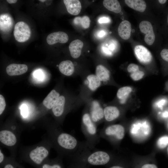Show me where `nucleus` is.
<instances>
[{"label":"nucleus","mask_w":168,"mask_h":168,"mask_svg":"<svg viewBox=\"0 0 168 168\" xmlns=\"http://www.w3.org/2000/svg\"><path fill=\"white\" fill-rule=\"evenodd\" d=\"M127 69L128 71L131 73L139 70L138 66L134 63L129 64Z\"/></svg>","instance_id":"nucleus-31"},{"label":"nucleus","mask_w":168,"mask_h":168,"mask_svg":"<svg viewBox=\"0 0 168 168\" xmlns=\"http://www.w3.org/2000/svg\"><path fill=\"white\" fill-rule=\"evenodd\" d=\"M59 94L54 90H52L43 101V104L47 109H52L58 100Z\"/></svg>","instance_id":"nucleus-18"},{"label":"nucleus","mask_w":168,"mask_h":168,"mask_svg":"<svg viewBox=\"0 0 168 168\" xmlns=\"http://www.w3.org/2000/svg\"><path fill=\"white\" fill-rule=\"evenodd\" d=\"M103 4L107 9L115 13H119L121 11V6L118 0H104Z\"/></svg>","instance_id":"nucleus-23"},{"label":"nucleus","mask_w":168,"mask_h":168,"mask_svg":"<svg viewBox=\"0 0 168 168\" xmlns=\"http://www.w3.org/2000/svg\"><path fill=\"white\" fill-rule=\"evenodd\" d=\"M35 73L34 75L36 78L40 79L43 77V74L41 71L39 70L35 72Z\"/></svg>","instance_id":"nucleus-38"},{"label":"nucleus","mask_w":168,"mask_h":168,"mask_svg":"<svg viewBox=\"0 0 168 168\" xmlns=\"http://www.w3.org/2000/svg\"><path fill=\"white\" fill-rule=\"evenodd\" d=\"M6 106L5 101L4 97L0 95V115H1L5 110Z\"/></svg>","instance_id":"nucleus-32"},{"label":"nucleus","mask_w":168,"mask_h":168,"mask_svg":"<svg viewBox=\"0 0 168 168\" xmlns=\"http://www.w3.org/2000/svg\"><path fill=\"white\" fill-rule=\"evenodd\" d=\"M161 116L164 118L168 117V110H166L161 114Z\"/></svg>","instance_id":"nucleus-42"},{"label":"nucleus","mask_w":168,"mask_h":168,"mask_svg":"<svg viewBox=\"0 0 168 168\" xmlns=\"http://www.w3.org/2000/svg\"><path fill=\"white\" fill-rule=\"evenodd\" d=\"M157 144L160 148H165L168 145V136H164L160 138L157 141Z\"/></svg>","instance_id":"nucleus-28"},{"label":"nucleus","mask_w":168,"mask_h":168,"mask_svg":"<svg viewBox=\"0 0 168 168\" xmlns=\"http://www.w3.org/2000/svg\"><path fill=\"white\" fill-rule=\"evenodd\" d=\"M68 12L73 15H77L80 12L82 8L81 3L78 0H64Z\"/></svg>","instance_id":"nucleus-15"},{"label":"nucleus","mask_w":168,"mask_h":168,"mask_svg":"<svg viewBox=\"0 0 168 168\" xmlns=\"http://www.w3.org/2000/svg\"><path fill=\"white\" fill-rule=\"evenodd\" d=\"M48 150L43 146L37 147L32 150L29 156L31 160L37 164H40L48 155Z\"/></svg>","instance_id":"nucleus-10"},{"label":"nucleus","mask_w":168,"mask_h":168,"mask_svg":"<svg viewBox=\"0 0 168 168\" xmlns=\"http://www.w3.org/2000/svg\"><path fill=\"white\" fill-rule=\"evenodd\" d=\"M131 30V24L127 20L122 21L119 24L118 30L119 36L125 40L129 39L130 36Z\"/></svg>","instance_id":"nucleus-16"},{"label":"nucleus","mask_w":168,"mask_h":168,"mask_svg":"<svg viewBox=\"0 0 168 168\" xmlns=\"http://www.w3.org/2000/svg\"><path fill=\"white\" fill-rule=\"evenodd\" d=\"M158 1L160 3L164 4L166 3L167 1L166 0H159Z\"/></svg>","instance_id":"nucleus-46"},{"label":"nucleus","mask_w":168,"mask_h":168,"mask_svg":"<svg viewBox=\"0 0 168 168\" xmlns=\"http://www.w3.org/2000/svg\"><path fill=\"white\" fill-rule=\"evenodd\" d=\"M160 54L161 58L168 63V48H165L162 49Z\"/></svg>","instance_id":"nucleus-30"},{"label":"nucleus","mask_w":168,"mask_h":168,"mask_svg":"<svg viewBox=\"0 0 168 168\" xmlns=\"http://www.w3.org/2000/svg\"><path fill=\"white\" fill-rule=\"evenodd\" d=\"M110 21V19L108 17L105 16L101 17L98 20V22L100 24L109 23Z\"/></svg>","instance_id":"nucleus-33"},{"label":"nucleus","mask_w":168,"mask_h":168,"mask_svg":"<svg viewBox=\"0 0 168 168\" xmlns=\"http://www.w3.org/2000/svg\"><path fill=\"white\" fill-rule=\"evenodd\" d=\"M7 1L10 4L14 3H16L17 0H7Z\"/></svg>","instance_id":"nucleus-45"},{"label":"nucleus","mask_w":168,"mask_h":168,"mask_svg":"<svg viewBox=\"0 0 168 168\" xmlns=\"http://www.w3.org/2000/svg\"><path fill=\"white\" fill-rule=\"evenodd\" d=\"M88 109L91 119L97 125L102 123L104 120V108L99 102L93 100Z\"/></svg>","instance_id":"nucleus-7"},{"label":"nucleus","mask_w":168,"mask_h":168,"mask_svg":"<svg viewBox=\"0 0 168 168\" xmlns=\"http://www.w3.org/2000/svg\"><path fill=\"white\" fill-rule=\"evenodd\" d=\"M39 1H40V2H44L45 1H46V0H39Z\"/></svg>","instance_id":"nucleus-49"},{"label":"nucleus","mask_w":168,"mask_h":168,"mask_svg":"<svg viewBox=\"0 0 168 168\" xmlns=\"http://www.w3.org/2000/svg\"><path fill=\"white\" fill-rule=\"evenodd\" d=\"M142 168H157V167L154 164H146L143 165Z\"/></svg>","instance_id":"nucleus-40"},{"label":"nucleus","mask_w":168,"mask_h":168,"mask_svg":"<svg viewBox=\"0 0 168 168\" xmlns=\"http://www.w3.org/2000/svg\"><path fill=\"white\" fill-rule=\"evenodd\" d=\"M151 131L149 122L147 120H138L133 123L130 132L132 135L138 139H143L148 137Z\"/></svg>","instance_id":"nucleus-5"},{"label":"nucleus","mask_w":168,"mask_h":168,"mask_svg":"<svg viewBox=\"0 0 168 168\" xmlns=\"http://www.w3.org/2000/svg\"><path fill=\"white\" fill-rule=\"evenodd\" d=\"M70 168H88L73 163L70 167Z\"/></svg>","instance_id":"nucleus-41"},{"label":"nucleus","mask_w":168,"mask_h":168,"mask_svg":"<svg viewBox=\"0 0 168 168\" xmlns=\"http://www.w3.org/2000/svg\"><path fill=\"white\" fill-rule=\"evenodd\" d=\"M4 155L2 152L1 150H0V163H2L4 159Z\"/></svg>","instance_id":"nucleus-43"},{"label":"nucleus","mask_w":168,"mask_h":168,"mask_svg":"<svg viewBox=\"0 0 168 168\" xmlns=\"http://www.w3.org/2000/svg\"><path fill=\"white\" fill-rule=\"evenodd\" d=\"M31 33L29 26L24 22H18L15 26L13 34L16 40L19 42H23L29 40Z\"/></svg>","instance_id":"nucleus-6"},{"label":"nucleus","mask_w":168,"mask_h":168,"mask_svg":"<svg viewBox=\"0 0 168 168\" xmlns=\"http://www.w3.org/2000/svg\"><path fill=\"white\" fill-rule=\"evenodd\" d=\"M132 91L129 86H125L119 88L117 93V97L121 104L124 103Z\"/></svg>","instance_id":"nucleus-24"},{"label":"nucleus","mask_w":168,"mask_h":168,"mask_svg":"<svg viewBox=\"0 0 168 168\" xmlns=\"http://www.w3.org/2000/svg\"><path fill=\"white\" fill-rule=\"evenodd\" d=\"M86 79L88 87L92 91H95L101 85V82L96 74H90L87 77Z\"/></svg>","instance_id":"nucleus-25"},{"label":"nucleus","mask_w":168,"mask_h":168,"mask_svg":"<svg viewBox=\"0 0 168 168\" xmlns=\"http://www.w3.org/2000/svg\"><path fill=\"white\" fill-rule=\"evenodd\" d=\"M65 98L63 96H60L58 100L52 108L54 115L57 117L61 116L64 110Z\"/></svg>","instance_id":"nucleus-20"},{"label":"nucleus","mask_w":168,"mask_h":168,"mask_svg":"<svg viewBox=\"0 0 168 168\" xmlns=\"http://www.w3.org/2000/svg\"><path fill=\"white\" fill-rule=\"evenodd\" d=\"M103 46H104L103 45ZM104 47L107 48L112 53V51H114L115 49L116 48V45L115 44L112 43L109 44L108 47L105 46Z\"/></svg>","instance_id":"nucleus-39"},{"label":"nucleus","mask_w":168,"mask_h":168,"mask_svg":"<svg viewBox=\"0 0 168 168\" xmlns=\"http://www.w3.org/2000/svg\"><path fill=\"white\" fill-rule=\"evenodd\" d=\"M68 35L63 31H58L49 35L46 38L47 43L50 45L59 42L65 43L68 42Z\"/></svg>","instance_id":"nucleus-11"},{"label":"nucleus","mask_w":168,"mask_h":168,"mask_svg":"<svg viewBox=\"0 0 168 168\" xmlns=\"http://www.w3.org/2000/svg\"><path fill=\"white\" fill-rule=\"evenodd\" d=\"M134 52L136 58L141 63L147 64L149 63L152 59V56L148 50L142 45L136 46Z\"/></svg>","instance_id":"nucleus-9"},{"label":"nucleus","mask_w":168,"mask_h":168,"mask_svg":"<svg viewBox=\"0 0 168 168\" xmlns=\"http://www.w3.org/2000/svg\"><path fill=\"white\" fill-rule=\"evenodd\" d=\"M125 129L120 124L106 126L99 132L100 138L108 139L114 142H118L124 138Z\"/></svg>","instance_id":"nucleus-4"},{"label":"nucleus","mask_w":168,"mask_h":168,"mask_svg":"<svg viewBox=\"0 0 168 168\" xmlns=\"http://www.w3.org/2000/svg\"><path fill=\"white\" fill-rule=\"evenodd\" d=\"M108 168H124L119 165H115L111 166L109 167Z\"/></svg>","instance_id":"nucleus-44"},{"label":"nucleus","mask_w":168,"mask_h":168,"mask_svg":"<svg viewBox=\"0 0 168 168\" xmlns=\"http://www.w3.org/2000/svg\"><path fill=\"white\" fill-rule=\"evenodd\" d=\"M104 120L106 122H111L115 120L120 114L119 109L115 106H106L104 108Z\"/></svg>","instance_id":"nucleus-12"},{"label":"nucleus","mask_w":168,"mask_h":168,"mask_svg":"<svg viewBox=\"0 0 168 168\" xmlns=\"http://www.w3.org/2000/svg\"><path fill=\"white\" fill-rule=\"evenodd\" d=\"M42 168H62V167L60 164L56 163L51 165L45 164L43 165Z\"/></svg>","instance_id":"nucleus-34"},{"label":"nucleus","mask_w":168,"mask_h":168,"mask_svg":"<svg viewBox=\"0 0 168 168\" xmlns=\"http://www.w3.org/2000/svg\"><path fill=\"white\" fill-rule=\"evenodd\" d=\"M72 156L73 163L88 168L106 165L111 158L109 152L91 147L86 141H82L79 148Z\"/></svg>","instance_id":"nucleus-1"},{"label":"nucleus","mask_w":168,"mask_h":168,"mask_svg":"<svg viewBox=\"0 0 168 168\" xmlns=\"http://www.w3.org/2000/svg\"><path fill=\"white\" fill-rule=\"evenodd\" d=\"M167 154H168V147L167 149Z\"/></svg>","instance_id":"nucleus-50"},{"label":"nucleus","mask_w":168,"mask_h":168,"mask_svg":"<svg viewBox=\"0 0 168 168\" xmlns=\"http://www.w3.org/2000/svg\"><path fill=\"white\" fill-rule=\"evenodd\" d=\"M144 75L143 72L138 70L133 73L130 75L131 78L134 81H137L141 79Z\"/></svg>","instance_id":"nucleus-29"},{"label":"nucleus","mask_w":168,"mask_h":168,"mask_svg":"<svg viewBox=\"0 0 168 168\" xmlns=\"http://www.w3.org/2000/svg\"><path fill=\"white\" fill-rule=\"evenodd\" d=\"M0 141L6 146H12L16 143L17 139L15 135L12 132L4 130L0 132Z\"/></svg>","instance_id":"nucleus-13"},{"label":"nucleus","mask_w":168,"mask_h":168,"mask_svg":"<svg viewBox=\"0 0 168 168\" xmlns=\"http://www.w3.org/2000/svg\"><path fill=\"white\" fill-rule=\"evenodd\" d=\"M60 72L66 76L72 75L74 71V66L70 60H66L62 61L58 65Z\"/></svg>","instance_id":"nucleus-19"},{"label":"nucleus","mask_w":168,"mask_h":168,"mask_svg":"<svg viewBox=\"0 0 168 168\" xmlns=\"http://www.w3.org/2000/svg\"><path fill=\"white\" fill-rule=\"evenodd\" d=\"M74 23L76 25H80L83 28H88L90 25V20L89 18L87 16L83 17L77 16L75 17L73 21Z\"/></svg>","instance_id":"nucleus-27"},{"label":"nucleus","mask_w":168,"mask_h":168,"mask_svg":"<svg viewBox=\"0 0 168 168\" xmlns=\"http://www.w3.org/2000/svg\"><path fill=\"white\" fill-rule=\"evenodd\" d=\"M28 69V67L26 65L12 63L7 67L6 71L7 73L10 76H16L26 73Z\"/></svg>","instance_id":"nucleus-14"},{"label":"nucleus","mask_w":168,"mask_h":168,"mask_svg":"<svg viewBox=\"0 0 168 168\" xmlns=\"http://www.w3.org/2000/svg\"><path fill=\"white\" fill-rule=\"evenodd\" d=\"M124 2L130 8L137 11L144 12L146 8V4L142 0H125Z\"/></svg>","instance_id":"nucleus-21"},{"label":"nucleus","mask_w":168,"mask_h":168,"mask_svg":"<svg viewBox=\"0 0 168 168\" xmlns=\"http://www.w3.org/2000/svg\"><path fill=\"white\" fill-rule=\"evenodd\" d=\"M27 106L25 104L22 105L21 107V113L22 116L26 117L27 115Z\"/></svg>","instance_id":"nucleus-35"},{"label":"nucleus","mask_w":168,"mask_h":168,"mask_svg":"<svg viewBox=\"0 0 168 168\" xmlns=\"http://www.w3.org/2000/svg\"><path fill=\"white\" fill-rule=\"evenodd\" d=\"M83 46V43L80 40L77 39L72 41L69 46L71 56L74 58H79L81 55Z\"/></svg>","instance_id":"nucleus-17"},{"label":"nucleus","mask_w":168,"mask_h":168,"mask_svg":"<svg viewBox=\"0 0 168 168\" xmlns=\"http://www.w3.org/2000/svg\"><path fill=\"white\" fill-rule=\"evenodd\" d=\"M4 168H14L13 166L10 164L6 165Z\"/></svg>","instance_id":"nucleus-47"},{"label":"nucleus","mask_w":168,"mask_h":168,"mask_svg":"<svg viewBox=\"0 0 168 168\" xmlns=\"http://www.w3.org/2000/svg\"><path fill=\"white\" fill-rule=\"evenodd\" d=\"M166 24L168 26V12L167 13V15L166 16Z\"/></svg>","instance_id":"nucleus-48"},{"label":"nucleus","mask_w":168,"mask_h":168,"mask_svg":"<svg viewBox=\"0 0 168 168\" xmlns=\"http://www.w3.org/2000/svg\"><path fill=\"white\" fill-rule=\"evenodd\" d=\"M139 28L141 32L146 34L144 38L146 43L149 45L152 44L155 36L151 23L147 21H142L139 25Z\"/></svg>","instance_id":"nucleus-8"},{"label":"nucleus","mask_w":168,"mask_h":168,"mask_svg":"<svg viewBox=\"0 0 168 168\" xmlns=\"http://www.w3.org/2000/svg\"><path fill=\"white\" fill-rule=\"evenodd\" d=\"M56 139L58 147L71 155L77 151L82 142L74 136L63 132L58 133Z\"/></svg>","instance_id":"nucleus-3"},{"label":"nucleus","mask_w":168,"mask_h":168,"mask_svg":"<svg viewBox=\"0 0 168 168\" xmlns=\"http://www.w3.org/2000/svg\"><path fill=\"white\" fill-rule=\"evenodd\" d=\"M0 18L1 30L6 31L10 29L13 24L11 17L7 14H2Z\"/></svg>","instance_id":"nucleus-26"},{"label":"nucleus","mask_w":168,"mask_h":168,"mask_svg":"<svg viewBox=\"0 0 168 168\" xmlns=\"http://www.w3.org/2000/svg\"><path fill=\"white\" fill-rule=\"evenodd\" d=\"M106 34V32L104 30H101L97 31L96 34V36L99 38L104 37Z\"/></svg>","instance_id":"nucleus-37"},{"label":"nucleus","mask_w":168,"mask_h":168,"mask_svg":"<svg viewBox=\"0 0 168 168\" xmlns=\"http://www.w3.org/2000/svg\"><path fill=\"white\" fill-rule=\"evenodd\" d=\"M96 75L101 82H107L110 77V73L109 70L104 66L99 64L96 69Z\"/></svg>","instance_id":"nucleus-22"},{"label":"nucleus","mask_w":168,"mask_h":168,"mask_svg":"<svg viewBox=\"0 0 168 168\" xmlns=\"http://www.w3.org/2000/svg\"><path fill=\"white\" fill-rule=\"evenodd\" d=\"M166 101L164 99H162L157 101L155 103L156 106L159 108H161L166 103Z\"/></svg>","instance_id":"nucleus-36"},{"label":"nucleus","mask_w":168,"mask_h":168,"mask_svg":"<svg viewBox=\"0 0 168 168\" xmlns=\"http://www.w3.org/2000/svg\"><path fill=\"white\" fill-rule=\"evenodd\" d=\"M81 130L88 144L91 147H95L100 142V138L97 125L91 119L88 109L85 110L82 114Z\"/></svg>","instance_id":"nucleus-2"}]
</instances>
